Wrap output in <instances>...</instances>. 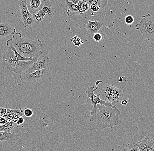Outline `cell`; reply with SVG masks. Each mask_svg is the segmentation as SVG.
<instances>
[{
	"instance_id": "19",
	"label": "cell",
	"mask_w": 154,
	"mask_h": 151,
	"mask_svg": "<svg viewBox=\"0 0 154 151\" xmlns=\"http://www.w3.org/2000/svg\"><path fill=\"white\" fill-rule=\"evenodd\" d=\"M11 47V49L14 51L16 59L18 61H32V60H33L34 59L32 58H26V57H23L22 55H21V54H19L17 52V51L16 50V49L13 47Z\"/></svg>"
},
{
	"instance_id": "7",
	"label": "cell",
	"mask_w": 154,
	"mask_h": 151,
	"mask_svg": "<svg viewBox=\"0 0 154 151\" xmlns=\"http://www.w3.org/2000/svg\"><path fill=\"white\" fill-rule=\"evenodd\" d=\"M46 15H48L50 18H52L54 15V11L51 1H47L43 8L37 14L32 15L34 22L37 24L41 23Z\"/></svg>"
},
{
	"instance_id": "2",
	"label": "cell",
	"mask_w": 154,
	"mask_h": 151,
	"mask_svg": "<svg viewBox=\"0 0 154 151\" xmlns=\"http://www.w3.org/2000/svg\"><path fill=\"white\" fill-rule=\"evenodd\" d=\"M99 112L89 118V121L96 123L102 129L112 128L119 122V115L121 112L116 107L98 105Z\"/></svg>"
},
{
	"instance_id": "26",
	"label": "cell",
	"mask_w": 154,
	"mask_h": 151,
	"mask_svg": "<svg viewBox=\"0 0 154 151\" xmlns=\"http://www.w3.org/2000/svg\"><path fill=\"white\" fill-rule=\"evenodd\" d=\"M93 39L96 42H100L102 39V35L100 33H96L93 35Z\"/></svg>"
},
{
	"instance_id": "14",
	"label": "cell",
	"mask_w": 154,
	"mask_h": 151,
	"mask_svg": "<svg viewBox=\"0 0 154 151\" xmlns=\"http://www.w3.org/2000/svg\"><path fill=\"white\" fill-rule=\"evenodd\" d=\"M18 136L14 134L6 132H0V141H15Z\"/></svg>"
},
{
	"instance_id": "27",
	"label": "cell",
	"mask_w": 154,
	"mask_h": 151,
	"mask_svg": "<svg viewBox=\"0 0 154 151\" xmlns=\"http://www.w3.org/2000/svg\"><path fill=\"white\" fill-rule=\"evenodd\" d=\"M25 122V119L23 117H21L19 118V119L17 120V122H16V124L17 126H20V125H22Z\"/></svg>"
},
{
	"instance_id": "23",
	"label": "cell",
	"mask_w": 154,
	"mask_h": 151,
	"mask_svg": "<svg viewBox=\"0 0 154 151\" xmlns=\"http://www.w3.org/2000/svg\"><path fill=\"white\" fill-rule=\"evenodd\" d=\"M90 2L91 3H96L99 6L100 8H103L106 7L107 5V1H104V0H93L91 1L90 0Z\"/></svg>"
},
{
	"instance_id": "17",
	"label": "cell",
	"mask_w": 154,
	"mask_h": 151,
	"mask_svg": "<svg viewBox=\"0 0 154 151\" xmlns=\"http://www.w3.org/2000/svg\"><path fill=\"white\" fill-rule=\"evenodd\" d=\"M16 60L14 51L11 47H8L6 52L4 54L3 61H14Z\"/></svg>"
},
{
	"instance_id": "13",
	"label": "cell",
	"mask_w": 154,
	"mask_h": 151,
	"mask_svg": "<svg viewBox=\"0 0 154 151\" xmlns=\"http://www.w3.org/2000/svg\"><path fill=\"white\" fill-rule=\"evenodd\" d=\"M19 9L21 13L22 21L23 22H24L31 15L27 6L26 1H21L19 5Z\"/></svg>"
},
{
	"instance_id": "20",
	"label": "cell",
	"mask_w": 154,
	"mask_h": 151,
	"mask_svg": "<svg viewBox=\"0 0 154 151\" xmlns=\"http://www.w3.org/2000/svg\"><path fill=\"white\" fill-rule=\"evenodd\" d=\"M34 22L33 16H32V15H30L26 20L24 22H23V23L25 28H26L28 27L33 26Z\"/></svg>"
},
{
	"instance_id": "28",
	"label": "cell",
	"mask_w": 154,
	"mask_h": 151,
	"mask_svg": "<svg viewBox=\"0 0 154 151\" xmlns=\"http://www.w3.org/2000/svg\"><path fill=\"white\" fill-rule=\"evenodd\" d=\"M128 102L127 100H123V101H121V104L122 106H126L128 104Z\"/></svg>"
},
{
	"instance_id": "22",
	"label": "cell",
	"mask_w": 154,
	"mask_h": 151,
	"mask_svg": "<svg viewBox=\"0 0 154 151\" xmlns=\"http://www.w3.org/2000/svg\"><path fill=\"white\" fill-rule=\"evenodd\" d=\"M71 41L75 46L79 47L82 44H84V42L78 37L77 35L74 36L71 39Z\"/></svg>"
},
{
	"instance_id": "10",
	"label": "cell",
	"mask_w": 154,
	"mask_h": 151,
	"mask_svg": "<svg viewBox=\"0 0 154 151\" xmlns=\"http://www.w3.org/2000/svg\"><path fill=\"white\" fill-rule=\"evenodd\" d=\"M140 151H154V139L147 135L141 141L135 143Z\"/></svg>"
},
{
	"instance_id": "25",
	"label": "cell",
	"mask_w": 154,
	"mask_h": 151,
	"mask_svg": "<svg viewBox=\"0 0 154 151\" xmlns=\"http://www.w3.org/2000/svg\"><path fill=\"white\" fill-rule=\"evenodd\" d=\"M125 22L127 25H132L134 22V18L131 15H127L125 17Z\"/></svg>"
},
{
	"instance_id": "24",
	"label": "cell",
	"mask_w": 154,
	"mask_h": 151,
	"mask_svg": "<svg viewBox=\"0 0 154 151\" xmlns=\"http://www.w3.org/2000/svg\"><path fill=\"white\" fill-rule=\"evenodd\" d=\"M33 111L29 108H24L23 114L26 117L30 118L33 115Z\"/></svg>"
},
{
	"instance_id": "12",
	"label": "cell",
	"mask_w": 154,
	"mask_h": 151,
	"mask_svg": "<svg viewBox=\"0 0 154 151\" xmlns=\"http://www.w3.org/2000/svg\"><path fill=\"white\" fill-rule=\"evenodd\" d=\"M86 29L90 35H94L101 29L103 26V23L100 21H88L86 23Z\"/></svg>"
},
{
	"instance_id": "6",
	"label": "cell",
	"mask_w": 154,
	"mask_h": 151,
	"mask_svg": "<svg viewBox=\"0 0 154 151\" xmlns=\"http://www.w3.org/2000/svg\"><path fill=\"white\" fill-rule=\"evenodd\" d=\"M50 67L41 70L37 71L32 73L22 74L20 75V79L23 81L38 83L48 78L50 72Z\"/></svg>"
},
{
	"instance_id": "29",
	"label": "cell",
	"mask_w": 154,
	"mask_h": 151,
	"mask_svg": "<svg viewBox=\"0 0 154 151\" xmlns=\"http://www.w3.org/2000/svg\"><path fill=\"white\" fill-rule=\"evenodd\" d=\"M126 77L125 76H123V77H120V78H119V82L121 83V82H125V81H126Z\"/></svg>"
},
{
	"instance_id": "1",
	"label": "cell",
	"mask_w": 154,
	"mask_h": 151,
	"mask_svg": "<svg viewBox=\"0 0 154 151\" xmlns=\"http://www.w3.org/2000/svg\"><path fill=\"white\" fill-rule=\"evenodd\" d=\"M6 45L13 47L17 52L26 58L38 59L42 54L43 44L39 39L34 40L24 38L19 32L12 35V38L7 40Z\"/></svg>"
},
{
	"instance_id": "18",
	"label": "cell",
	"mask_w": 154,
	"mask_h": 151,
	"mask_svg": "<svg viewBox=\"0 0 154 151\" xmlns=\"http://www.w3.org/2000/svg\"><path fill=\"white\" fill-rule=\"evenodd\" d=\"M78 6V10L79 13L81 15H82L88 10L89 8V5L88 4L86 1H79V3L77 4Z\"/></svg>"
},
{
	"instance_id": "15",
	"label": "cell",
	"mask_w": 154,
	"mask_h": 151,
	"mask_svg": "<svg viewBox=\"0 0 154 151\" xmlns=\"http://www.w3.org/2000/svg\"><path fill=\"white\" fill-rule=\"evenodd\" d=\"M65 4L69 9L67 13L68 16H71V15L72 16V15H75L77 13H79L78 5L74 4L72 3V1H70L68 0L65 1Z\"/></svg>"
},
{
	"instance_id": "5",
	"label": "cell",
	"mask_w": 154,
	"mask_h": 151,
	"mask_svg": "<svg viewBox=\"0 0 154 151\" xmlns=\"http://www.w3.org/2000/svg\"><path fill=\"white\" fill-rule=\"evenodd\" d=\"M37 59H34L30 61H18L16 59L14 61H3V62L5 68L14 73L19 74L26 72Z\"/></svg>"
},
{
	"instance_id": "21",
	"label": "cell",
	"mask_w": 154,
	"mask_h": 151,
	"mask_svg": "<svg viewBox=\"0 0 154 151\" xmlns=\"http://www.w3.org/2000/svg\"><path fill=\"white\" fill-rule=\"evenodd\" d=\"M125 151H140L138 146L134 143H129L125 147Z\"/></svg>"
},
{
	"instance_id": "9",
	"label": "cell",
	"mask_w": 154,
	"mask_h": 151,
	"mask_svg": "<svg viewBox=\"0 0 154 151\" xmlns=\"http://www.w3.org/2000/svg\"><path fill=\"white\" fill-rule=\"evenodd\" d=\"M46 0H28L27 6L31 15H35L46 4Z\"/></svg>"
},
{
	"instance_id": "3",
	"label": "cell",
	"mask_w": 154,
	"mask_h": 151,
	"mask_svg": "<svg viewBox=\"0 0 154 151\" xmlns=\"http://www.w3.org/2000/svg\"><path fill=\"white\" fill-rule=\"evenodd\" d=\"M135 29L140 31L144 39L154 42V16L150 14L142 16Z\"/></svg>"
},
{
	"instance_id": "30",
	"label": "cell",
	"mask_w": 154,
	"mask_h": 151,
	"mask_svg": "<svg viewBox=\"0 0 154 151\" xmlns=\"http://www.w3.org/2000/svg\"><path fill=\"white\" fill-rule=\"evenodd\" d=\"M79 1V0H72V3L74 4H76V5H77V4H78Z\"/></svg>"
},
{
	"instance_id": "31",
	"label": "cell",
	"mask_w": 154,
	"mask_h": 151,
	"mask_svg": "<svg viewBox=\"0 0 154 151\" xmlns=\"http://www.w3.org/2000/svg\"><path fill=\"white\" fill-rule=\"evenodd\" d=\"M3 108V107L0 108V112H1V111H2V109Z\"/></svg>"
},
{
	"instance_id": "11",
	"label": "cell",
	"mask_w": 154,
	"mask_h": 151,
	"mask_svg": "<svg viewBox=\"0 0 154 151\" xmlns=\"http://www.w3.org/2000/svg\"><path fill=\"white\" fill-rule=\"evenodd\" d=\"M16 29L13 23H8L6 22L0 23V38H5L10 35L15 34Z\"/></svg>"
},
{
	"instance_id": "8",
	"label": "cell",
	"mask_w": 154,
	"mask_h": 151,
	"mask_svg": "<svg viewBox=\"0 0 154 151\" xmlns=\"http://www.w3.org/2000/svg\"><path fill=\"white\" fill-rule=\"evenodd\" d=\"M50 59L48 55L40 56L31 67L26 71V73L30 74L47 68L50 66Z\"/></svg>"
},
{
	"instance_id": "16",
	"label": "cell",
	"mask_w": 154,
	"mask_h": 151,
	"mask_svg": "<svg viewBox=\"0 0 154 151\" xmlns=\"http://www.w3.org/2000/svg\"><path fill=\"white\" fill-rule=\"evenodd\" d=\"M16 123L12 121H9L4 125L0 126V132H6L10 133L11 130L16 126Z\"/></svg>"
},
{
	"instance_id": "4",
	"label": "cell",
	"mask_w": 154,
	"mask_h": 151,
	"mask_svg": "<svg viewBox=\"0 0 154 151\" xmlns=\"http://www.w3.org/2000/svg\"><path fill=\"white\" fill-rule=\"evenodd\" d=\"M103 83V82L99 80L96 82V88L94 89V86L88 87L85 91L87 96L88 98H90L91 100V104L93 106V108L91 111L90 115L93 116L96 114L97 112V106L98 105H104L106 106H109L114 107V106H112L110 103L104 101L103 100L101 99L100 96V94L99 93L98 94H95L94 92L99 88V85L100 83Z\"/></svg>"
}]
</instances>
